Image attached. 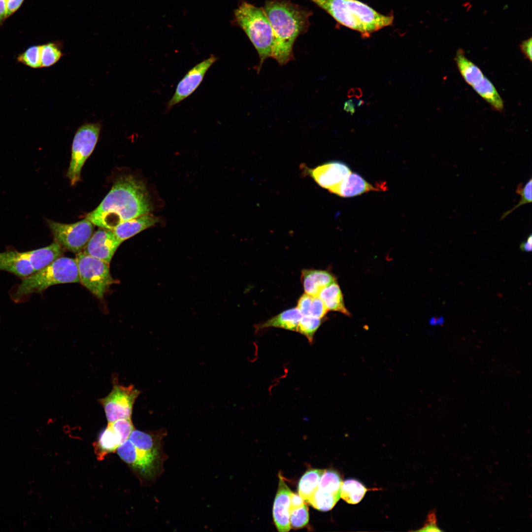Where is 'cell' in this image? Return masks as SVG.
<instances>
[{
    "label": "cell",
    "instance_id": "8",
    "mask_svg": "<svg viewBox=\"0 0 532 532\" xmlns=\"http://www.w3.org/2000/svg\"><path fill=\"white\" fill-rule=\"evenodd\" d=\"M75 259L79 282L97 298H102L115 283L110 274L109 264L83 252L76 254Z\"/></svg>",
    "mask_w": 532,
    "mask_h": 532
},
{
    "label": "cell",
    "instance_id": "23",
    "mask_svg": "<svg viewBox=\"0 0 532 532\" xmlns=\"http://www.w3.org/2000/svg\"><path fill=\"white\" fill-rule=\"evenodd\" d=\"M122 444L120 436L108 425L102 430L93 446L98 459L102 460L108 454L114 452Z\"/></svg>",
    "mask_w": 532,
    "mask_h": 532
},
{
    "label": "cell",
    "instance_id": "33",
    "mask_svg": "<svg viewBox=\"0 0 532 532\" xmlns=\"http://www.w3.org/2000/svg\"><path fill=\"white\" fill-rule=\"evenodd\" d=\"M309 521V513L306 505L295 509L290 513V528L297 530L306 526Z\"/></svg>",
    "mask_w": 532,
    "mask_h": 532
},
{
    "label": "cell",
    "instance_id": "43",
    "mask_svg": "<svg viewBox=\"0 0 532 532\" xmlns=\"http://www.w3.org/2000/svg\"><path fill=\"white\" fill-rule=\"evenodd\" d=\"M344 110L347 112L353 114L355 111V105L352 100L346 101L344 104Z\"/></svg>",
    "mask_w": 532,
    "mask_h": 532
},
{
    "label": "cell",
    "instance_id": "34",
    "mask_svg": "<svg viewBox=\"0 0 532 532\" xmlns=\"http://www.w3.org/2000/svg\"><path fill=\"white\" fill-rule=\"evenodd\" d=\"M328 311V310L322 300L317 296H314L309 316L323 319Z\"/></svg>",
    "mask_w": 532,
    "mask_h": 532
},
{
    "label": "cell",
    "instance_id": "6",
    "mask_svg": "<svg viewBox=\"0 0 532 532\" xmlns=\"http://www.w3.org/2000/svg\"><path fill=\"white\" fill-rule=\"evenodd\" d=\"M233 23L243 30L256 49L259 71L264 61L272 57L273 46L272 29L263 8L241 1L234 11Z\"/></svg>",
    "mask_w": 532,
    "mask_h": 532
},
{
    "label": "cell",
    "instance_id": "21",
    "mask_svg": "<svg viewBox=\"0 0 532 532\" xmlns=\"http://www.w3.org/2000/svg\"><path fill=\"white\" fill-rule=\"evenodd\" d=\"M301 317L302 315L297 307L290 308L263 323L256 325L255 331L258 332L266 328L274 327L296 332Z\"/></svg>",
    "mask_w": 532,
    "mask_h": 532
},
{
    "label": "cell",
    "instance_id": "1",
    "mask_svg": "<svg viewBox=\"0 0 532 532\" xmlns=\"http://www.w3.org/2000/svg\"><path fill=\"white\" fill-rule=\"evenodd\" d=\"M150 198L144 183L134 176H121L99 206L86 218L95 226L113 230L125 221L150 213Z\"/></svg>",
    "mask_w": 532,
    "mask_h": 532
},
{
    "label": "cell",
    "instance_id": "22",
    "mask_svg": "<svg viewBox=\"0 0 532 532\" xmlns=\"http://www.w3.org/2000/svg\"><path fill=\"white\" fill-rule=\"evenodd\" d=\"M317 296L322 300L328 311H337L345 315H350L345 306L341 289L336 282L323 288Z\"/></svg>",
    "mask_w": 532,
    "mask_h": 532
},
{
    "label": "cell",
    "instance_id": "4",
    "mask_svg": "<svg viewBox=\"0 0 532 532\" xmlns=\"http://www.w3.org/2000/svg\"><path fill=\"white\" fill-rule=\"evenodd\" d=\"M338 23L367 37L392 24L394 17L382 14L358 0H310Z\"/></svg>",
    "mask_w": 532,
    "mask_h": 532
},
{
    "label": "cell",
    "instance_id": "11",
    "mask_svg": "<svg viewBox=\"0 0 532 532\" xmlns=\"http://www.w3.org/2000/svg\"><path fill=\"white\" fill-rule=\"evenodd\" d=\"M141 392L131 385L125 386L113 378V388L105 397L98 399L103 408L108 423L121 418H131L134 402Z\"/></svg>",
    "mask_w": 532,
    "mask_h": 532
},
{
    "label": "cell",
    "instance_id": "3",
    "mask_svg": "<svg viewBox=\"0 0 532 532\" xmlns=\"http://www.w3.org/2000/svg\"><path fill=\"white\" fill-rule=\"evenodd\" d=\"M165 430L145 432L133 430L117 449L120 458L142 481L153 482L162 473L166 455L162 448Z\"/></svg>",
    "mask_w": 532,
    "mask_h": 532
},
{
    "label": "cell",
    "instance_id": "13",
    "mask_svg": "<svg viewBox=\"0 0 532 532\" xmlns=\"http://www.w3.org/2000/svg\"><path fill=\"white\" fill-rule=\"evenodd\" d=\"M122 243L112 230L100 228L93 233L82 252L109 264Z\"/></svg>",
    "mask_w": 532,
    "mask_h": 532
},
{
    "label": "cell",
    "instance_id": "12",
    "mask_svg": "<svg viewBox=\"0 0 532 532\" xmlns=\"http://www.w3.org/2000/svg\"><path fill=\"white\" fill-rule=\"evenodd\" d=\"M217 59L216 56L211 55L207 59L195 65L186 73L178 82L173 95L168 101L167 110L187 98L196 91L202 81L207 70Z\"/></svg>",
    "mask_w": 532,
    "mask_h": 532
},
{
    "label": "cell",
    "instance_id": "19",
    "mask_svg": "<svg viewBox=\"0 0 532 532\" xmlns=\"http://www.w3.org/2000/svg\"><path fill=\"white\" fill-rule=\"evenodd\" d=\"M64 252V250L54 241L46 247L21 253L22 256L29 262L35 272L62 256Z\"/></svg>",
    "mask_w": 532,
    "mask_h": 532
},
{
    "label": "cell",
    "instance_id": "41",
    "mask_svg": "<svg viewBox=\"0 0 532 532\" xmlns=\"http://www.w3.org/2000/svg\"><path fill=\"white\" fill-rule=\"evenodd\" d=\"M532 236L531 234L527 238L526 241H524L521 243L520 247L521 249L523 251L530 252L532 250Z\"/></svg>",
    "mask_w": 532,
    "mask_h": 532
},
{
    "label": "cell",
    "instance_id": "28",
    "mask_svg": "<svg viewBox=\"0 0 532 532\" xmlns=\"http://www.w3.org/2000/svg\"><path fill=\"white\" fill-rule=\"evenodd\" d=\"M62 56L59 43L50 42L40 45L41 67H49L54 65Z\"/></svg>",
    "mask_w": 532,
    "mask_h": 532
},
{
    "label": "cell",
    "instance_id": "27",
    "mask_svg": "<svg viewBox=\"0 0 532 532\" xmlns=\"http://www.w3.org/2000/svg\"><path fill=\"white\" fill-rule=\"evenodd\" d=\"M340 498V497L317 488L308 503L318 510L328 511L333 508Z\"/></svg>",
    "mask_w": 532,
    "mask_h": 532
},
{
    "label": "cell",
    "instance_id": "37",
    "mask_svg": "<svg viewBox=\"0 0 532 532\" xmlns=\"http://www.w3.org/2000/svg\"><path fill=\"white\" fill-rule=\"evenodd\" d=\"M25 0H7L6 16L9 18L15 13L21 6Z\"/></svg>",
    "mask_w": 532,
    "mask_h": 532
},
{
    "label": "cell",
    "instance_id": "31",
    "mask_svg": "<svg viewBox=\"0 0 532 532\" xmlns=\"http://www.w3.org/2000/svg\"><path fill=\"white\" fill-rule=\"evenodd\" d=\"M517 194H519L521 196V200L519 202L514 206L512 208L502 213V215L500 217V221H502L505 219L508 215L511 213L514 210L517 209L522 205H524L527 203H530L532 201V180L531 178L526 183L524 186L523 187L522 184L520 183L517 186L516 190Z\"/></svg>",
    "mask_w": 532,
    "mask_h": 532
},
{
    "label": "cell",
    "instance_id": "17",
    "mask_svg": "<svg viewBox=\"0 0 532 532\" xmlns=\"http://www.w3.org/2000/svg\"><path fill=\"white\" fill-rule=\"evenodd\" d=\"M0 270L10 272L21 279L34 272L31 265L15 249L0 252Z\"/></svg>",
    "mask_w": 532,
    "mask_h": 532
},
{
    "label": "cell",
    "instance_id": "2",
    "mask_svg": "<svg viewBox=\"0 0 532 532\" xmlns=\"http://www.w3.org/2000/svg\"><path fill=\"white\" fill-rule=\"evenodd\" d=\"M263 9L273 31L271 57L283 66L293 59L294 44L307 32L312 12L290 0H267Z\"/></svg>",
    "mask_w": 532,
    "mask_h": 532
},
{
    "label": "cell",
    "instance_id": "24",
    "mask_svg": "<svg viewBox=\"0 0 532 532\" xmlns=\"http://www.w3.org/2000/svg\"><path fill=\"white\" fill-rule=\"evenodd\" d=\"M325 469L311 468L300 478L298 484V494L307 503L317 489L320 478Z\"/></svg>",
    "mask_w": 532,
    "mask_h": 532
},
{
    "label": "cell",
    "instance_id": "30",
    "mask_svg": "<svg viewBox=\"0 0 532 532\" xmlns=\"http://www.w3.org/2000/svg\"><path fill=\"white\" fill-rule=\"evenodd\" d=\"M18 62L33 68L41 66L40 45L29 47L17 57Z\"/></svg>",
    "mask_w": 532,
    "mask_h": 532
},
{
    "label": "cell",
    "instance_id": "39",
    "mask_svg": "<svg viewBox=\"0 0 532 532\" xmlns=\"http://www.w3.org/2000/svg\"><path fill=\"white\" fill-rule=\"evenodd\" d=\"M532 37L525 40L522 42L520 45L521 51L525 56V58L532 62Z\"/></svg>",
    "mask_w": 532,
    "mask_h": 532
},
{
    "label": "cell",
    "instance_id": "14",
    "mask_svg": "<svg viewBox=\"0 0 532 532\" xmlns=\"http://www.w3.org/2000/svg\"><path fill=\"white\" fill-rule=\"evenodd\" d=\"M308 171L319 185L332 193L352 172L346 164L340 161L327 162Z\"/></svg>",
    "mask_w": 532,
    "mask_h": 532
},
{
    "label": "cell",
    "instance_id": "38",
    "mask_svg": "<svg viewBox=\"0 0 532 532\" xmlns=\"http://www.w3.org/2000/svg\"><path fill=\"white\" fill-rule=\"evenodd\" d=\"M304 505L303 499L298 494L292 492L290 498L289 513Z\"/></svg>",
    "mask_w": 532,
    "mask_h": 532
},
{
    "label": "cell",
    "instance_id": "15",
    "mask_svg": "<svg viewBox=\"0 0 532 532\" xmlns=\"http://www.w3.org/2000/svg\"><path fill=\"white\" fill-rule=\"evenodd\" d=\"M273 506V518L278 532H287L291 529L289 522L290 498L292 491L287 485L281 473Z\"/></svg>",
    "mask_w": 532,
    "mask_h": 532
},
{
    "label": "cell",
    "instance_id": "5",
    "mask_svg": "<svg viewBox=\"0 0 532 532\" xmlns=\"http://www.w3.org/2000/svg\"><path fill=\"white\" fill-rule=\"evenodd\" d=\"M79 282L75 259L57 258L43 268L22 279L15 285L9 295L13 301L23 302L33 294H40L49 287L59 284Z\"/></svg>",
    "mask_w": 532,
    "mask_h": 532
},
{
    "label": "cell",
    "instance_id": "32",
    "mask_svg": "<svg viewBox=\"0 0 532 532\" xmlns=\"http://www.w3.org/2000/svg\"><path fill=\"white\" fill-rule=\"evenodd\" d=\"M108 425L120 436L122 443L129 438L134 429L131 418L119 419L108 423Z\"/></svg>",
    "mask_w": 532,
    "mask_h": 532
},
{
    "label": "cell",
    "instance_id": "9",
    "mask_svg": "<svg viewBox=\"0 0 532 532\" xmlns=\"http://www.w3.org/2000/svg\"><path fill=\"white\" fill-rule=\"evenodd\" d=\"M100 128L99 123H86L77 130L72 141L71 160L66 174L71 185L80 180L82 167L97 144Z\"/></svg>",
    "mask_w": 532,
    "mask_h": 532
},
{
    "label": "cell",
    "instance_id": "40",
    "mask_svg": "<svg viewBox=\"0 0 532 532\" xmlns=\"http://www.w3.org/2000/svg\"><path fill=\"white\" fill-rule=\"evenodd\" d=\"M6 1L7 0H0V27L3 24L7 18L6 16Z\"/></svg>",
    "mask_w": 532,
    "mask_h": 532
},
{
    "label": "cell",
    "instance_id": "16",
    "mask_svg": "<svg viewBox=\"0 0 532 532\" xmlns=\"http://www.w3.org/2000/svg\"><path fill=\"white\" fill-rule=\"evenodd\" d=\"M387 187L383 183L374 186L367 182L360 174L351 172L333 191L332 193L343 198L353 197L374 191H385Z\"/></svg>",
    "mask_w": 532,
    "mask_h": 532
},
{
    "label": "cell",
    "instance_id": "29",
    "mask_svg": "<svg viewBox=\"0 0 532 532\" xmlns=\"http://www.w3.org/2000/svg\"><path fill=\"white\" fill-rule=\"evenodd\" d=\"M322 319L311 316L302 315L296 332L305 336L309 343H312L315 333L322 323Z\"/></svg>",
    "mask_w": 532,
    "mask_h": 532
},
{
    "label": "cell",
    "instance_id": "7",
    "mask_svg": "<svg viewBox=\"0 0 532 532\" xmlns=\"http://www.w3.org/2000/svg\"><path fill=\"white\" fill-rule=\"evenodd\" d=\"M458 69L467 84L492 108L499 112L504 108L503 100L492 82L479 67L469 60L463 49H459L454 58Z\"/></svg>",
    "mask_w": 532,
    "mask_h": 532
},
{
    "label": "cell",
    "instance_id": "35",
    "mask_svg": "<svg viewBox=\"0 0 532 532\" xmlns=\"http://www.w3.org/2000/svg\"><path fill=\"white\" fill-rule=\"evenodd\" d=\"M313 297V296L304 293L299 297L297 307L302 316L310 315Z\"/></svg>",
    "mask_w": 532,
    "mask_h": 532
},
{
    "label": "cell",
    "instance_id": "26",
    "mask_svg": "<svg viewBox=\"0 0 532 532\" xmlns=\"http://www.w3.org/2000/svg\"><path fill=\"white\" fill-rule=\"evenodd\" d=\"M342 482L341 477L336 471L325 469L320 478L318 488L340 497Z\"/></svg>",
    "mask_w": 532,
    "mask_h": 532
},
{
    "label": "cell",
    "instance_id": "18",
    "mask_svg": "<svg viewBox=\"0 0 532 532\" xmlns=\"http://www.w3.org/2000/svg\"><path fill=\"white\" fill-rule=\"evenodd\" d=\"M159 222L156 216L146 214L123 222L113 230L116 236L122 242Z\"/></svg>",
    "mask_w": 532,
    "mask_h": 532
},
{
    "label": "cell",
    "instance_id": "42",
    "mask_svg": "<svg viewBox=\"0 0 532 532\" xmlns=\"http://www.w3.org/2000/svg\"><path fill=\"white\" fill-rule=\"evenodd\" d=\"M362 96V91L359 88H351L347 93L348 98H352L353 97H355V98L359 99Z\"/></svg>",
    "mask_w": 532,
    "mask_h": 532
},
{
    "label": "cell",
    "instance_id": "10",
    "mask_svg": "<svg viewBox=\"0 0 532 532\" xmlns=\"http://www.w3.org/2000/svg\"><path fill=\"white\" fill-rule=\"evenodd\" d=\"M47 222L54 241L64 250L75 254L83 251L94 233V225L86 218L72 224L49 220Z\"/></svg>",
    "mask_w": 532,
    "mask_h": 532
},
{
    "label": "cell",
    "instance_id": "20",
    "mask_svg": "<svg viewBox=\"0 0 532 532\" xmlns=\"http://www.w3.org/2000/svg\"><path fill=\"white\" fill-rule=\"evenodd\" d=\"M300 280L305 293L313 296H318L323 288L336 282L335 276L330 272L313 268L302 269Z\"/></svg>",
    "mask_w": 532,
    "mask_h": 532
},
{
    "label": "cell",
    "instance_id": "25",
    "mask_svg": "<svg viewBox=\"0 0 532 532\" xmlns=\"http://www.w3.org/2000/svg\"><path fill=\"white\" fill-rule=\"evenodd\" d=\"M367 490L360 481L349 479L342 481L340 496L348 503L356 504L362 500Z\"/></svg>",
    "mask_w": 532,
    "mask_h": 532
},
{
    "label": "cell",
    "instance_id": "36",
    "mask_svg": "<svg viewBox=\"0 0 532 532\" xmlns=\"http://www.w3.org/2000/svg\"><path fill=\"white\" fill-rule=\"evenodd\" d=\"M416 531L419 532H441L437 526V519L434 512H430L424 526Z\"/></svg>",
    "mask_w": 532,
    "mask_h": 532
}]
</instances>
